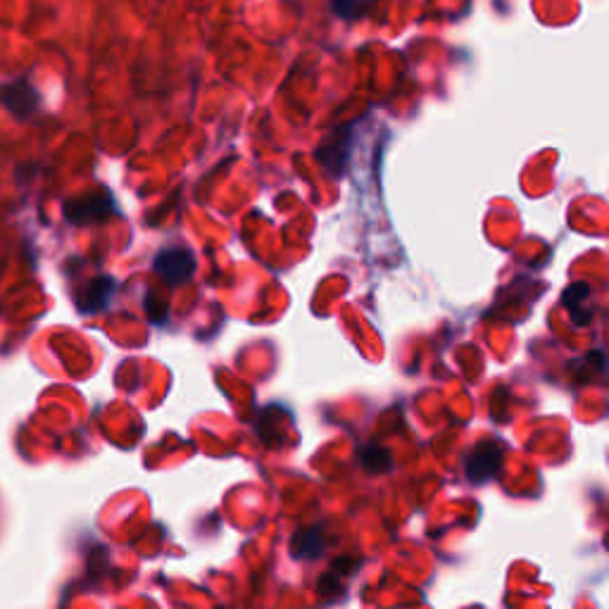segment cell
I'll use <instances>...</instances> for the list:
<instances>
[{"label":"cell","instance_id":"6da1fadb","mask_svg":"<svg viewBox=\"0 0 609 609\" xmlns=\"http://www.w3.org/2000/svg\"><path fill=\"white\" fill-rule=\"evenodd\" d=\"M115 215V198L110 191L98 188V191H86L81 196L67 200L65 203V217L67 222L84 226V224H98Z\"/></svg>","mask_w":609,"mask_h":609},{"label":"cell","instance_id":"7a4b0ae2","mask_svg":"<svg viewBox=\"0 0 609 609\" xmlns=\"http://www.w3.org/2000/svg\"><path fill=\"white\" fill-rule=\"evenodd\" d=\"M0 105H3L12 117L24 122V119L34 117L36 112H39L41 93L31 84L29 77L5 81V84L0 86Z\"/></svg>","mask_w":609,"mask_h":609},{"label":"cell","instance_id":"3957f363","mask_svg":"<svg viewBox=\"0 0 609 609\" xmlns=\"http://www.w3.org/2000/svg\"><path fill=\"white\" fill-rule=\"evenodd\" d=\"M153 269L169 286H181L196 272V257L186 248H165L155 255Z\"/></svg>","mask_w":609,"mask_h":609},{"label":"cell","instance_id":"277c9868","mask_svg":"<svg viewBox=\"0 0 609 609\" xmlns=\"http://www.w3.org/2000/svg\"><path fill=\"white\" fill-rule=\"evenodd\" d=\"M502 464V445L498 441H483L469 452L467 476L472 483H486L498 474Z\"/></svg>","mask_w":609,"mask_h":609},{"label":"cell","instance_id":"5b68a950","mask_svg":"<svg viewBox=\"0 0 609 609\" xmlns=\"http://www.w3.org/2000/svg\"><path fill=\"white\" fill-rule=\"evenodd\" d=\"M115 288H117V281L112 279V276H98V279H93L91 284L84 288V293L77 298L79 312H84V315H93V312L103 310V307L110 303Z\"/></svg>","mask_w":609,"mask_h":609},{"label":"cell","instance_id":"8992f818","mask_svg":"<svg viewBox=\"0 0 609 609\" xmlns=\"http://www.w3.org/2000/svg\"><path fill=\"white\" fill-rule=\"evenodd\" d=\"M348 141H350V127H341L336 131L329 141L324 143L322 150H319V158H322L324 167L331 169V172H341L343 160L348 155Z\"/></svg>","mask_w":609,"mask_h":609},{"label":"cell","instance_id":"52a82bcc","mask_svg":"<svg viewBox=\"0 0 609 609\" xmlns=\"http://www.w3.org/2000/svg\"><path fill=\"white\" fill-rule=\"evenodd\" d=\"M295 541H303V545L293 543V555L305 557V560H315V557H319V552H322V548H324V538H322V533H319V529L300 531Z\"/></svg>","mask_w":609,"mask_h":609},{"label":"cell","instance_id":"ba28073f","mask_svg":"<svg viewBox=\"0 0 609 609\" xmlns=\"http://www.w3.org/2000/svg\"><path fill=\"white\" fill-rule=\"evenodd\" d=\"M331 8L341 20H357L364 10V0H331Z\"/></svg>","mask_w":609,"mask_h":609}]
</instances>
